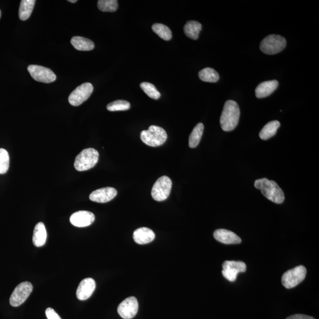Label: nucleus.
<instances>
[{
    "label": "nucleus",
    "mask_w": 319,
    "mask_h": 319,
    "mask_svg": "<svg viewBox=\"0 0 319 319\" xmlns=\"http://www.w3.org/2000/svg\"><path fill=\"white\" fill-rule=\"evenodd\" d=\"M142 142L151 147L160 146L166 141L167 133L162 128L151 126L148 130H143L140 135Z\"/></svg>",
    "instance_id": "nucleus-3"
},
{
    "label": "nucleus",
    "mask_w": 319,
    "mask_h": 319,
    "mask_svg": "<svg viewBox=\"0 0 319 319\" xmlns=\"http://www.w3.org/2000/svg\"><path fill=\"white\" fill-rule=\"evenodd\" d=\"M204 126L202 123L197 124L191 133L189 139V146L190 148H195L200 142L203 135Z\"/></svg>",
    "instance_id": "nucleus-24"
},
{
    "label": "nucleus",
    "mask_w": 319,
    "mask_h": 319,
    "mask_svg": "<svg viewBox=\"0 0 319 319\" xmlns=\"http://www.w3.org/2000/svg\"><path fill=\"white\" fill-rule=\"evenodd\" d=\"M286 319H316L315 318L310 317V316L305 315H295L290 316V317L287 318Z\"/></svg>",
    "instance_id": "nucleus-32"
},
{
    "label": "nucleus",
    "mask_w": 319,
    "mask_h": 319,
    "mask_svg": "<svg viewBox=\"0 0 319 319\" xmlns=\"http://www.w3.org/2000/svg\"><path fill=\"white\" fill-rule=\"evenodd\" d=\"M222 268L223 276L231 282H235L239 273L247 271L246 264L242 261H225L222 264Z\"/></svg>",
    "instance_id": "nucleus-10"
},
{
    "label": "nucleus",
    "mask_w": 319,
    "mask_h": 319,
    "mask_svg": "<svg viewBox=\"0 0 319 319\" xmlns=\"http://www.w3.org/2000/svg\"><path fill=\"white\" fill-rule=\"evenodd\" d=\"M117 191L113 187H107L96 190L91 193L89 199L97 203H107L117 196Z\"/></svg>",
    "instance_id": "nucleus-14"
},
{
    "label": "nucleus",
    "mask_w": 319,
    "mask_h": 319,
    "mask_svg": "<svg viewBox=\"0 0 319 319\" xmlns=\"http://www.w3.org/2000/svg\"><path fill=\"white\" fill-rule=\"evenodd\" d=\"M280 127V123L278 121H273L267 123L263 127L260 133V137L263 140H267L276 135L277 130Z\"/></svg>",
    "instance_id": "nucleus-23"
},
{
    "label": "nucleus",
    "mask_w": 319,
    "mask_h": 319,
    "mask_svg": "<svg viewBox=\"0 0 319 319\" xmlns=\"http://www.w3.org/2000/svg\"><path fill=\"white\" fill-rule=\"evenodd\" d=\"M199 77L203 82L215 83L219 79V75L215 69L206 68L199 72Z\"/></svg>",
    "instance_id": "nucleus-25"
},
{
    "label": "nucleus",
    "mask_w": 319,
    "mask_h": 319,
    "mask_svg": "<svg viewBox=\"0 0 319 319\" xmlns=\"http://www.w3.org/2000/svg\"><path fill=\"white\" fill-rule=\"evenodd\" d=\"M47 319H62L59 315L52 308H47L46 311Z\"/></svg>",
    "instance_id": "nucleus-31"
},
{
    "label": "nucleus",
    "mask_w": 319,
    "mask_h": 319,
    "mask_svg": "<svg viewBox=\"0 0 319 319\" xmlns=\"http://www.w3.org/2000/svg\"><path fill=\"white\" fill-rule=\"evenodd\" d=\"M202 27V24L199 22L196 21H187L184 27V33L190 39L196 40L198 39Z\"/></svg>",
    "instance_id": "nucleus-22"
},
{
    "label": "nucleus",
    "mask_w": 319,
    "mask_h": 319,
    "mask_svg": "<svg viewBox=\"0 0 319 319\" xmlns=\"http://www.w3.org/2000/svg\"><path fill=\"white\" fill-rule=\"evenodd\" d=\"M70 2H72V3H75L76 2H77V1H76V0H69L68 1Z\"/></svg>",
    "instance_id": "nucleus-33"
},
{
    "label": "nucleus",
    "mask_w": 319,
    "mask_h": 319,
    "mask_svg": "<svg viewBox=\"0 0 319 319\" xmlns=\"http://www.w3.org/2000/svg\"><path fill=\"white\" fill-rule=\"evenodd\" d=\"M99 159V153L94 149L89 148L83 151L76 156L74 166L76 170L83 171L93 168Z\"/></svg>",
    "instance_id": "nucleus-4"
},
{
    "label": "nucleus",
    "mask_w": 319,
    "mask_h": 319,
    "mask_svg": "<svg viewBox=\"0 0 319 319\" xmlns=\"http://www.w3.org/2000/svg\"><path fill=\"white\" fill-rule=\"evenodd\" d=\"M213 237L216 240L224 244H238L242 242L241 239L237 234L227 229H217L213 233Z\"/></svg>",
    "instance_id": "nucleus-16"
},
{
    "label": "nucleus",
    "mask_w": 319,
    "mask_h": 319,
    "mask_svg": "<svg viewBox=\"0 0 319 319\" xmlns=\"http://www.w3.org/2000/svg\"><path fill=\"white\" fill-rule=\"evenodd\" d=\"M131 107L129 102L125 100H117L108 104L107 109L111 112L129 110Z\"/></svg>",
    "instance_id": "nucleus-28"
},
{
    "label": "nucleus",
    "mask_w": 319,
    "mask_h": 319,
    "mask_svg": "<svg viewBox=\"0 0 319 319\" xmlns=\"http://www.w3.org/2000/svg\"><path fill=\"white\" fill-rule=\"evenodd\" d=\"M93 91V86L90 83H84L79 86L70 94L68 98L69 103L73 106H79L90 97Z\"/></svg>",
    "instance_id": "nucleus-9"
},
{
    "label": "nucleus",
    "mask_w": 319,
    "mask_h": 319,
    "mask_svg": "<svg viewBox=\"0 0 319 319\" xmlns=\"http://www.w3.org/2000/svg\"><path fill=\"white\" fill-rule=\"evenodd\" d=\"M71 42L72 46L79 51H90L95 47L93 41L83 37H73Z\"/></svg>",
    "instance_id": "nucleus-20"
},
{
    "label": "nucleus",
    "mask_w": 319,
    "mask_h": 319,
    "mask_svg": "<svg viewBox=\"0 0 319 319\" xmlns=\"http://www.w3.org/2000/svg\"><path fill=\"white\" fill-rule=\"evenodd\" d=\"M155 237V232L152 229L146 227L136 229L133 234L134 240L140 245L151 243Z\"/></svg>",
    "instance_id": "nucleus-17"
},
{
    "label": "nucleus",
    "mask_w": 319,
    "mask_h": 319,
    "mask_svg": "<svg viewBox=\"0 0 319 319\" xmlns=\"http://www.w3.org/2000/svg\"><path fill=\"white\" fill-rule=\"evenodd\" d=\"M96 288V283L93 279L83 280L76 290V296L79 301H86L93 294Z\"/></svg>",
    "instance_id": "nucleus-15"
},
{
    "label": "nucleus",
    "mask_w": 319,
    "mask_h": 319,
    "mask_svg": "<svg viewBox=\"0 0 319 319\" xmlns=\"http://www.w3.org/2000/svg\"><path fill=\"white\" fill-rule=\"evenodd\" d=\"M47 239V232L45 225L43 222H39L35 226L33 235V242L34 246L40 247L45 244Z\"/></svg>",
    "instance_id": "nucleus-19"
},
{
    "label": "nucleus",
    "mask_w": 319,
    "mask_h": 319,
    "mask_svg": "<svg viewBox=\"0 0 319 319\" xmlns=\"http://www.w3.org/2000/svg\"><path fill=\"white\" fill-rule=\"evenodd\" d=\"M139 311V303L135 297L124 300L118 308V313L124 319H131L135 317Z\"/></svg>",
    "instance_id": "nucleus-12"
},
{
    "label": "nucleus",
    "mask_w": 319,
    "mask_h": 319,
    "mask_svg": "<svg viewBox=\"0 0 319 319\" xmlns=\"http://www.w3.org/2000/svg\"><path fill=\"white\" fill-rule=\"evenodd\" d=\"M33 285L31 283L25 282L19 284L12 292L9 303L13 307H18L25 302L33 291Z\"/></svg>",
    "instance_id": "nucleus-8"
},
{
    "label": "nucleus",
    "mask_w": 319,
    "mask_h": 319,
    "mask_svg": "<svg viewBox=\"0 0 319 319\" xmlns=\"http://www.w3.org/2000/svg\"><path fill=\"white\" fill-rule=\"evenodd\" d=\"M307 270L303 266H299L284 273L282 282L286 289H292L298 286L306 278Z\"/></svg>",
    "instance_id": "nucleus-6"
},
{
    "label": "nucleus",
    "mask_w": 319,
    "mask_h": 319,
    "mask_svg": "<svg viewBox=\"0 0 319 319\" xmlns=\"http://www.w3.org/2000/svg\"><path fill=\"white\" fill-rule=\"evenodd\" d=\"M9 165L8 153L4 149H0V174L7 173Z\"/></svg>",
    "instance_id": "nucleus-30"
},
{
    "label": "nucleus",
    "mask_w": 319,
    "mask_h": 319,
    "mask_svg": "<svg viewBox=\"0 0 319 319\" xmlns=\"http://www.w3.org/2000/svg\"><path fill=\"white\" fill-rule=\"evenodd\" d=\"M240 109L238 104L234 101L228 100L226 102L220 119V124L224 132H231L237 127Z\"/></svg>",
    "instance_id": "nucleus-1"
},
{
    "label": "nucleus",
    "mask_w": 319,
    "mask_h": 319,
    "mask_svg": "<svg viewBox=\"0 0 319 319\" xmlns=\"http://www.w3.org/2000/svg\"><path fill=\"white\" fill-rule=\"evenodd\" d=\"M119 7L116 0H100L98 1V7L104 12H115Z\"/></svg>",
    "instance_id": "nucleus-27"
},
{
    "label": "nucleus",
    "mask_w": 319,
    "mask_h": 319,
    "mask_svg": "<svg viewBox=\"0 0 319 319\" xmlns=\"http://www.w3.org/2000/svg\"><path fill=\"white\" fill-rule=\"evenodd\" d=\"M140 87L150 98L158 100L160 97L161 94L156 89L155 86L149 82H143L140 84Z\"/></svg>",
    "instance_id": "nucleus-29"
},
{
    "label": "nucleus",
    "mask_w": 319,
    "mask_h": 319,
    "mask_svg": "<svg viewBox=\"0 0 319 319\" xmlns=\"http://www.w3.org/2000/svg\"><path fill=\"white\" fill-rule=\"evenodd\" d=\"M95 217L93 213L86 210H80L73 213L70 218V222L76 227H87L92 224Z\"/></svg>",
    "instance_id": "nucleus-13"
},
{
    "label": "nucleus",
    "mask_w": 319,
    "mask_h": 319,
    "mask_svg": "<svg viewBox=\"0 0 319 319\" xmlns=\"http://www.w3.org/2000/svg\"><path fill=\"white\" fill-rule=\"evenodd\" d=\"M254 186L268 199L277 204L282 203L285 199V194L276 181L267 178H260L255 181Z\"/></svg>",
    "instance_id": "nucleus-2"
},
{
    "label": "nucleus",
    "mask_w": 319,
    "mask_h": 319,
    "mask_svg": "<svg viewBox=\"0 0 319 319\" xmlns=\"http://www.w3.org/2000/svg\"><path fill=\"white\" fill-rule=\"evenodd\" d=\"M36 1L34 0H22L19 8V18L22 21L27 20L33 12Z\"/></svg>",
    "instance_id": "nucleus-21"
},
{
    "label": "nucleus",
    "mask_w": 319,
    "mask_h": 319,
    "mask_svg": "<svg viewBox=\"0 0 319 319\" xmlns=\"http://www.w3.org/2000/svg\"><path fill=\"white\" fill-rule=\"evenodd\" d=\"M286 44L285 37L280 35L271 34L261 41L260 47L264 53L272 55L282 52Z\"/></svg>",
    "instance_id": "nucleus-5"
},
{
    "label": "nucleus",
    "mask_w": 319,
    "mask_h": 319,
    "mask_svg": "<svg viewBox=\"0 0 319 319\" xmlns=\"http://www.w3.org/2000/svg\"><path fill=\"white\" fill-rule=\"evenodd\" d=\"M152 29L162 39L168 41L171 39V31L167 25L160 23H156L153 25Z\"/></svg>",
    "instance_id": "nucleus-26"
},
{
    "label": "nucleus",
    "mask_w": 319,
    "mask_h": 319,
    "mask_svg": "<svg viewBox=\"0 0 319 319\" xmlns=\"http://www.w3.org/2000/svg\"><path fill=\"white\" fill-rule=\"evenodd\" d=\"M1 10H0V17H1Z\"/></svg>",
    "instance_id": "nucleus-34"
},
{
    "label": "nucleus",
    "mask_w": 319,
    "mask_h": 319,
    "mask_svg": "<svg viewBox=\"0 0 319 319\" xmlns=\"http://www.w3.org/2000/svg\"><path fill=\"white\" fill-rule=\"evenodd\" d=\"M28 71L35 81L49 84L56 81V76L52 70L39 65H30Z\"/></svg>",
    "instance_id": "nucleus-11"
},
{
    "label": "nucleus",
    "mask_w": 319,
    "mask_h": 319,
    "mask_svg": "<svg viewBox=\"0 0 319 319\" xmlns=\"http://www.w3.org/2000/svg\"><path fill=\"white\" fill-rule=\"evenodd\" d=\"M279 87V82L272 80L263 82L255 89V95L258 98H264L273 94Z\"/></svg>",
    "instance_id": "nucleus-18"
},
{
    "label": "nucleus",
    "mask_w": 319,
    "mask_h": 319,
    "mask_svg": "<svg viewBox=\"0 0 319 319\" xmlns=\"http://www.w3.org/2000/svg\"><path fill=\"white\" fill-rule=\"evenodd\" d=\"M171 187L172 181L170 178L165 175L159 178L152 188L153 198L158 202L166 200L170 195Z\"/></svg>",
    "instance_id": "nucleus-7"
}]
</instances>
